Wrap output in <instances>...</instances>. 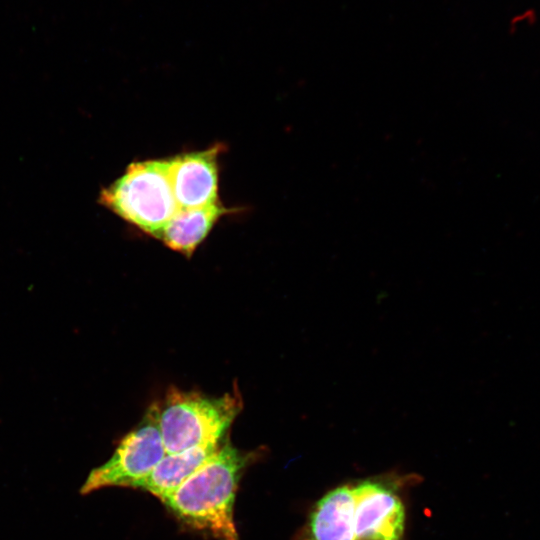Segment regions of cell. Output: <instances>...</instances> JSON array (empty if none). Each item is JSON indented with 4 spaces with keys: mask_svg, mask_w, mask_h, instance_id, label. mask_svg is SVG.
Masks as SVG:
<instances>
[{
    "mask_svg": "<svg viewBox=\"0 0 540 540\" xmlns=\"http://www.w3.org/2000/svg\"><path fill=\"white\" fill-rule=\"evenodd\" d=\"M247 460L226 443L162 502L180 521L216 540H239L233 510Z\"/></svg>",
    "mask_w": 540,
    "mask_h": 540,
    "instance_id": "obj_1",
    "label": "cell"
},
{
    "mask_svg": "<svg viewBox=\"0 0 540 540\" xmlns=\"http://www.w3.org/2000/svg\"><path fill=\"white\" fill-rule=\"evenodd\" d=\"M98 201L154 237L179 210L168 159L131 163L117 180L102 189Z\"/></svg>",
    "mask_w": 540,
    "mask_h": 540,
    "instance_id": "obj_2",
    "label": "cell"
},
{
    "mask_svg": "<svg viewBox=\"0 0 540 540\" xmlns=\"http://www.w3.org/2000/svg\"><path fill=\"white\" fill-rule=\"evenodd\" d=\"M158 405V423L167 453L221 442L241 410L239 395L209 397L171 388Z\"/></svg>",
    "mask_w": 540,
    "mask_h": 540,
    "instance_id": "obj_3",
    "label": "cell"
},
{
    "mask_svg": "<svg viewBox=\"0 0 540 540\" xmlns=\"http://www.w3.org/2000/svg\"><path fill=\"white\" fill-rule=\"evenodd\" d=\"M165 455L158 405L154 403L139 425L120 441L111 458L89 473L80 493L86 495L106 487L137 488Z\"/></svg>",
    "mask_w": 540,
    "mask_h": 540,
    "instance_id": "obj_4",
    "label": "cell"
},
{
    "mask_svg": "<svg viewBox=\"0 0 540 540\" xmlns=\"http://www.w3.org/2000/svg\"><path fill=\"white\" fill-rule=\"evenodd\" d=\"M352 491L355 540H403L405 507L392 484L367 479Z\"/></svg>",
    "mask_w": 540,
    "mask_h": 540,
    "instance_id": "obj_5",
    "label": "cell"
},
{
    "mask_svg": "<svg viewBox=\"0 0 540 540\" xmlns=\"http://www.w3.org/2000/svg\"><path fill=\"white\" fill-rule=\"evenodd\" d=\"M222 145L168 159L169 177L179 208L218 203V156Z\"/></svg>",
    "mask_w": 540,
    "mask_h": 540,
    "instance_id": "obj_6",
    "label": "cell"
},
{
    "mask_svg": "<svg viewBox=\"0 0 540 540\" xmlns=\"http://www.w3.org/2000/svg\"><path fill=\"white\" fill-rule=\"evenodd\" d=\"M296 540H355L352 485H340L312 507Z\"/></svg>",
    "mask_w": 540,
    "mask_h": 540,
    "instance_id": "obj_7",
    "label": "cell"
},
{
    "mask_svg": "<svg viewBox=\"0 0 540 540\" xmlns=\"http://www.w3.org/2000/svg\"><path fill=\"white\" fill-rule=\"evenodd\" d=\"M219 447L220 442H207L180 452L167 453L137 488L162 501L202 467Z\"/></svg>",
    "mask_w": 540,
    "mask_h": 540,
    "instance_id": "obj_8",
    "label": "cell"
},
{
    "mask_svg": "<svg viewBox=\"0 0 540 540\" xmlns=\"http://www.w3.org/2000/svg\"><path fill=\"white\" fill-rule=\"evenodd\" d=\"M230 211L219 202L205 207L179 208L154 237L169 248L190 256L217 220Z\"/></svg>",
    "mask_w": 540,
    "mask_h": 540,
    "instance_id": "obj_9",
    "label": "cell"
}]
</instances>
